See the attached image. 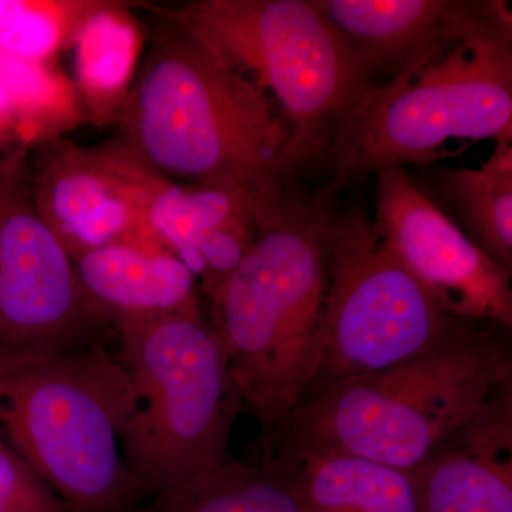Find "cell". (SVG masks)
Instances as JSON below:
<instances>
[{"label":"cell","instance_id":"cell-1","mask_svg":"<svg viewBox=\"0 0 512 512\" xmlns=\"http://www.w3.org/2000/svg\"><path fill=\"white\" fill-rule=\"evenodd\" d=\"M117 123V141L151 173L242 195L258 231L296 184L271 99L173 25L148 52Z\"/></svg>","mask_w":512,"mask_h":512},{"label":"cell","instance_id":"cell-2","mask_svg":"<svg viewBox=\"0 0 512 512\" xmlns=\"http://www.w3.org/2000/svg\"><path fill=\"white\" fill-rule=\"evenodd\" d=\"M330 197L293 185L241 264L208 298L244 409L266 430L284 426L322 373Z\"/></svg>","mask_w":512,"mask_h":512},{"label":"cell","instance_id":"cell-3","mask_svg":"<svg viewBox=\"0 0 512 512\" xmlns=\"http://www.w3.org/2000/svg\"><path fill=\"white\" fill-rule=\"evenodd\" d=\"M501 330L471 323L426 355L323 384L281 427L285 457L345 454L409 473L512 386Z\"/></svg>","mask_w":512,"mask_h":512},{"label":"cell","instance_id":"cell-4","mask_svg":"<svg viewBox=\"0 0 512 512\" xmlns=\"http://www.w3.org/2000/svg\"><path fill=\"white\" fill-rule=\"evenodd\" d=\"M136 403L126 369L106 346L0 357V440L69 512H126L143 497L121 448Z\"/></svg>","mask_w":512,"mask_h":512},{"label":"cell","instance_id":"cell-5","mask_svg":"<svg viewBox=\"0 0 512 512\" xmlns=\"http://www.w3.org/2000/svg\"><path fill=\"white\" fill-rule=\"evenodd\" d=\"M511 138L512 19L505 8L430 62L363 94L323 157L326 191L383 168L439 161L453 140Z\"/></svg>","mask_w":512,"mask_h":512},{"label":"cell","instance_id":"cell-6","mask_svg":"<svg viewBox=\"0 0 512 512\" xmlns=\"http://www.w3.org/2000/svg\"><path fill=\"white\" fill-rule=\"evenodd\" d=\"M114 336L116 357L136 390L121 448L141 495L227 461L244 404L211 323L201 312L119 316Z\"/></svg>","mask_w":512,"mask_h":512},{"label":"cell","instance_id":"cell-7","mask_svg":"<svg viewBox=\"0 0 512 512\" xmlns=\"http://www.w3.org/2000/svg\"><path fill=\"white\" fill-rule=\"evenodd\" d=\"M148 9L271 93L288 128L293 177L323 160L373 86L312 0H197Z\"/></svg>","mask_w":512,"mask_h":512},{"label":"cell","instance_id":"cell-8","mask_svg":"<svg viewBox=\"0 0 512 512\" xmlns=\"http://www.w3.org/2000/svg\"><path fill=\"white\" fill-rule=\"evenodd\" d=\"M328 249L322 386L409 362L471 325L441 308L366 212L332 210Z\"/></svg>","mask_w":512,"mask_h":512},{"label":"cell","instance_id":"cell-9","mask_svg":"<svg viewBox=\"0 0 512 512\" xmlns=\"http://www.w3.org/2000/svg\"><path fill=\"white\" fill-rule=\"evenodd\" d=\"M29 150L0 157V357L106 345L114 322L90 301L72 256L36 210Z\"/></svg>","mask_w":512,"mask_h":512},{"label":"cell","instance_id":"cell-10","mask_svg":"<svg viewBox=\"0 0 512 512\" xmlns=\"http://www.w3.org/2000/svg\"><path fill=\"white\" fill-rule=\"evenodd\" d=\"M375 175L372 222L384 244L448 315L510 332L511 272L436 207L406 168H383Z\"/></svg>","mask_w":512,"mask_h":512},{"label":"cell","instance_id":"cell-11","mask_svg":"<svg viewBox=\"0 0 512 512\" xmlns=\"http://www.w3.org/2000/svg\"><path fill=\"white\" fill-rule=\"evenodd\" d=\"M30 185L36 210L70 256L116 244H156L146 208L161 177L119 141L82 147L57 140L43 146ZM164 248V247H163Z\"/></svg>","mask_w":512,"mask_h":512},{"label":"cell","instance_id":"cell-12","mask_svg":"<svg viewBox=\"0 0 512 512\" xmlns=\"http://www.w3.org/2000/svg\"><path fill=\"white\" fill-rule=\"evenodd\" d=\"M367 79L389 80L430 62L493 19L505 2L312 0Z\"/></svg>","mask_w":512,"mask_h":512},{"label":"cell","instance_id":"cell-13","mask_svg":"<svg viewBox=\"0 0 512 512\" xmlns=\"http://www.w3.org/2000/svg\"><path fill=\"white\" fill-rule=\"evenodd\" d=\"M409 474L421 512H512V386Z\"/></svg>","mask_w":512,"mask_h":512},{"label":"cell","instance_id":"cell-14","mask_svg":"<svg viewBox=\"0 0 512 512\" xmlns=\"http://www.w3.org/2000/svg\"><path fill=\"white\" fill-rule=\"evenodd\" d=\"M90 301L111 319L201 312L197 278L156 244H116L73 259Z\"/></svg>","mask_w":512,"mask_h":512},{"label":"cell","instance_id":"cell-15","mask_svg":"<svg viewBox=\"0 0 512 512\" xmlns=\"http://www.w3.org/2000/svg\"><path fill=\"white\" fill-rule=\"evenodd\" d=\"M298 512H421L407 471L345 454H299L278 461Z\"/></svg>","mask_w":512,"mask_h":512},{"label":"cell","instance_id":"cell-16","mask_svg":"<svg viewBox=\"0 0 512 512\" xmlns=\"http://www.w3.org/2000/svg\"><path fill=\"white\" fill-rule=\"evenodd\" d=\"M143 33L130 5L101 0L74 37V86L87 120L117 123L133 86Z\"/></svg>","mask_w":512,"mask_h":512},{"label":"cell","instance_id":"cell-17","mask_svg":"<svg viewBox=\"0 0 512 512\" xmlns=\"http://www.w3.org/2000/svg\"><path fill=\"white\" fill-rule=\"evenodd\" d=\"M441 197L456 211L464 234L512 274V146L497 143L480 168L434 173Z\"/></svg>","mask_w":512,"mask_h":512},{"label":"cell","instance_id":"cell-18","mask_svg":"<svg viewBox=\"0 0 512 512\" xmlns=\"http://www.w3.org/2000/svg\"><path fill=\"white\" fill-rule=\"evenodd\" d=\"M141 512H298L284 468L224 461L151 495Z\"/></svg>","mask_w":512,"mask_h":512},{"label":"cell","instance_id":"cell-19","mask_svg":"<svg viewBox=\"0 0 512 512\" xmlns=\"http://www.w3.org/2000/svg\"><path fill=\"white\" fill-rule=\"evenodd\" d=\"M146 220L154 238L188 268L195 249L215 232L245 222L255 224L251 205L242 195L164 178L151 191Z\"/></svg>","mask_w":512,"mask_h":512},{"label":"cell","instance_id":"cell-20","mask_svg":"<svg viewBox=\"0 0 512 512\" xmlns=\"http://www.w3.org/2000/svg\"><path fill=\"white\" fill-rule=\"evenodd\" d=\"M0 86L18 113L20 143L26 150L62 140L87 121L73 80L49 63L0 53Z\"/></svg>","mask_w":512,"mask_h":512},{"label":"cell","instance_id":"cell-21","mask_svg":"<svg viewBox=\"0 0 512 512\" xmlns=\"http://www.w3.org/2000/svg\"><path fill=\"white\" fill-rule=\"evenodd\" d=\"M101 0H0V53L49 63L72 49Z\"/></svg>","mask_w":512,"mask_h":512},{"label":"cell","instance_id":"cell-22","mask_svg":"<svg viewBox=\"0 0 512 512\" xmlns=\"http://www.w3.org/2000/svg\"><path fill=\"white\" fill-rule=\"evenodd\" d=\"M0 512H69L32 467L2 440Z\"/></svg>","mask_w":512,"mask_h":512},{"label":"cell","instance_id":"cell-23","mask_svg":"<svg viewBox=\"0 0 512 512\" xmlns=\"http://www.w3.org/2000/svg\"><path fill=\"white\" fill-rule=\"evenodd\" d=\"M12 148H23L20 143V121L12 100L0 86V150Z\"/></svg>","mask_w":512,"mask_h":512}]
</instances>
